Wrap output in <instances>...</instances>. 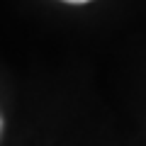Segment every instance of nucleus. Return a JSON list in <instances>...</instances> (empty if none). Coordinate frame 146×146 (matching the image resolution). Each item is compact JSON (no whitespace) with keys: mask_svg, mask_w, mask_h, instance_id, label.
Wrapping results in <instances>:
<instances>
[{"mask_svg":"<svg viewBox=\"0 0 146 146\" xmlns=\"http://www.w3.org/2000/svg\"><path fill=\"white\" fill-rule=\"evenodd\" d=\"M63 3H73V5H80V3H88V0H63Z\"/></svg>","mask_w":146,"mask_h":146,"instance_id":"f257e3e1","label":"nucleus"}]
</instances>
